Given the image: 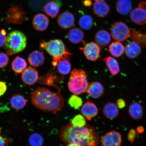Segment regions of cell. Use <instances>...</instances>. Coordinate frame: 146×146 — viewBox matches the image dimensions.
Returning a JSON list of instances; mask_svg holds the SVG:
<instances>
[{
    "label": "cell",
    "mask_w": 146,
    "mask_h": 146,
    "mask_svg": "<svg viewBox=\"0 0 146 146\" xmlns=\"http://www.w3.org/2000/svg\"><path fill=\"white\" fill-rule=\"evenodd\" d=\"M60 137L64 143L81 146H97L99 142V137L94 128L87 124L84 127H78L69 123L62 127Z\"/></svg>",
    "instance_id": "6da1fadb"
},
{
    "label": "cell",
    "mask_w": 146,
    "mask_h": 146,
    "mask_svg": "<svg viewBox=\"0 0 146 146\" xmlns=\"http://www.w3.org/2000/svg\"><path fill=\"white\" fill-rule=\"evenodd\" d=\"M31 94L33 105L44 112L56 114L65 104L64 99L59 92H53L45 88H38Z\"/></svg>",
    "instance_id": "7a4b0ae2"
},
{
    "label": "cell",
    "mask_w": 146,
    "mask_h": 146,
    "mask_svg": "<svg viewBox=\"0 0 146 146\" xmlns=\"http://www.w3.org/2000/svg\"><path fill=\"white\" fill-rule=\"evenodd\" d=\"M40 47L44 49L53 57V65L56 66L60 60L68 59L72 54L66 47L63 42L60 39L52 40L48 42L43 41L40 43Z\"/></svg>",
    "instance_id": "3957f363"
},
{
    "label": "cell",
    "mask_w": 146,
    "mask_h": 146,
    "mask_svg": "<svg viewBox=\"0 0 146 146\" xmlns=\"http://www.w3.org/2000/svg\"><path fill=\"white\" fill-rule=\"evenodd\" d=\"M88 86L85 71L82 69H74L71 72L68 83L70 92L75 95H79L86 92Z\"/></svg>",
    "instance_id": "277c9868"
},
{
    "label": "cell",
    "mask_w": 146,
    "mask_h": 146,
    "mask_svg": "<svg viewBox=\"0 0 146 146\" xmlns=\"http://www.w3.org/2000/svg\"><path fill=\"white\" fill-rule=\"evenodd\" d=\"M27 38L25 35L20 31H13L7 36L4 46L7 53L12 55L23 51L27 45Z\"/></svg>",
    "instance_id": "5b68a950"
},
{
    "label": "cell",
    "mask_w": 146,
    "mask_h": 146,
    "mask_svg": "<svg viewBox=\"0 0 146 146\" xmlns=\"http://www.w3.org/2000/svg\"><path fill=\"white\" fill-rule=\"evenodd\" d=\"M111 35L116 41L123 42L131 35L130 30L126 24L121 21L115 23L111 27Z\"/></svg>",
    "instance_id": "8992f818"
},
{
    "label": "cell",
    "mask_w": 146,
    "mask_h": 146,
    "mask_svg": "<svg viewBox=\"0 0 146 146\" xmlns=\"http://www.w3.org/2000/svg\"><path fill=\"white\" fill-rule=\"evenodd\" d=\"M85 43L82 50H83L86 57L89 61H96L100 57V47L94 42Z\"/></svg>",
    "instance_id": "52a82bcc"
},
{
    "label": "cell",
    "mask_w": 146,
    "mask_h": 146,
    "mask_svg": "<svg viewBox=\"0 0 146 146\" xmlns=\"http://www.w3.org/2000/svg\"><path fill=\"white\" fill-rule=\"evenodd\" d=\"M122 137L119 133L114 131L108 132L102 139L103 146H120L122 143Z\"/></svg>",
    "instance_id": "ba28073f"
},
{
    "label": "cell",
    "mask_w": 146,
    "mask_h": 146,
    "mask_svg": "<svg viewBox=\"0 0 146 146\" xmlns=\"http://www.w3.org/2000/svg\"><path fill=\"white\" fill-rule=\"evenodd\" d=\"M22 73L21 79L24 83L27 85L35 84L39 78L38 71L33 67L27 68Z\"/></svg>",
    "instance_id": "9c48e42d"
},
{
    "label": "cell",
    "mask_w": 146,
    "mask_h": 146,
    "mask_svg": "<svg viewBox=\"0 0 146 146\" xmlns=\"http://www.w3.org/2000/svg\"><path fill=\"white\" fill-rule=\"evenodd\" d=\"M32 23L33 27L36 30L39 31H43L48 28L50 20L45 15L39 13L34 16Z\"/></svg>",
    "instance_id": "30bf717a"
},
{
    "label": "cell",
    "mask_w": 146,
    "mask_h": 146,
    "mask_svg": "<svg viewBox=\"0 0 146 146\" xmlns=\"http://www.w3.org/2000/svg\"><path fill=\"white\" fill-rule=\"evenodd\" d=\"M57 21L58 25L62 28L69 29L74 25V16L70 12H64L58 16Z\"/></svg>",
    "instance_id": "8fae6325"
},
{
    "label": "cell",
    "mask_w": 146,
    "mask_h": 146,
    "mask_svg": "<svg viewBox=\"0 0 146 146\" xmlns=\"http://www.w3.org/2000/svg\"><path fill=\"white\" fill-rule=\"evenodd\" d=\"M98 109L96 105L92 102L88 101L82 106L81 113L88 120H91L97 115Z\"/></svg>",
    "instance_id": "7c38bea8"
},
{
    "label": "cell",
    "mask_w": 146,
    "mask_h": 146,
    "mask_svg": "<svg viewBox=\"0 0 146 146\" xmlns=\"http://www.w3.org/2000/svg\"><path fill=\"white\" fill-rule=\"evenodd\" d=\"M110 10L109 5L104 1H96L93 5V11L98 17H106L109 13Z\"/></svg>",
    "instance_id": "4fadbf2b"
},
{
    "label": "cell",
    "mask_w": 146,
    "mask_h": 146,
    "mask_svg": "<svg viewBox=\"0 0 146 146\" xmlns=\"http://www.w3.org/2000/svg\"><path fill=\"white\" fill-rule=\"evenodd\" d=\"M130 18L137 25H143L146 23V10L138 8H135L130 12Z\"/></svg>",
    "instance_id": "5bb4252c"
},
{
    "label": "cell",
    "mask_w": 146,
    "mask_h": 146,
    "mask_svg": "<svg viewBox=\"0 0 146 146\" xmlns=\"http://www.w3.org/2000/svg\"><path fill=\"white\" fill-rule=\"evenodd\" d=\"M104 91L103 86L101 83L94 82L89 85L86 92L91 98L97 99L103 95Z\"/></svg>",
    "instance_id": "9a60e30c"
},
{
    "label": "cell",
    "mask_w": 146,
    "mask_h": 146,
    "mask_svg": "<svg viewBox=\"0 0 146 146\" xmlns=\"http://www.w3.org/2000/svg\"><path fill=\"white\" fill-rule=\"evenodd\" d=\"M141 49L138 43L135 41L130 42L125 47L126 55L131 59H134L141 54Z\"/></svg>",
    "instance_id": "2e32d148"
},
{
    "label": "cell",
    "mask_w": 146,
    "mask_h": 146,
    "mask_svg": "<svg viewBox=\"0 0 146 146\" xmlns=\"http://www.w3.org/2000/svg\"><path fill=\"white\" fill-rule=\"evenodd\" d=\"M28 60L29 63L32 66L38 67L43 64L45 58L41 52L38 51H35L29 54Z\"/></svg>",
    "instance_id": "e0dca14e"
},
{
    "label": "cell",
    "mask_w": 146,
    "mask_h": 146,
    "mask_svg": "<svg viewBox=\"0 0 146 146\" xmlns=\"http://www.w3.org/2000/svg\"><path fill=\"white\" fill-rule=\"evenodd\" d=\"M95 40L96 43L100 47H104L110 43L111 37L110 34L107 31L101 30L96 33Z\"/></svg>",
    "instance_id": "ac0fdd59"
},
{
    "label": "cell",
    "mask_w": 146,
    "mask_h": 146,
    "mask_svg": "<svg viewBox=\"0 0 146 146\" xmlns=\"http://www.w3.org/2000/svg\"><path fill=\"white\" fill-rule=\"evenodd\" d=\"M104 115L107 118L113 119L117 117L119 112L118 107L114 103H109L106 104L103 110Z\"/></svg>",
    "instance_id": "d6986e66"
},
{
    "label": "cell",
    "mask_w": 146,
    "mask_h": 146,
    "mask_svg": "<svg viewBox=\"0 0 146 146\" xmlns=\"http://www.w3.org/2000/svg\"><path fill=\"white\" fill-rule=\"evenodd\" d=\"M67 37L71 42L76 44L83 41L84 34L81 29L74 28L69 31L67 35Z\"/></svg>",
    "instance_id": "ffe728a7"
},
{
    "label": "cell",
    "mask_w": 146,
    "mask_h": 146,
    "mask_svg": "<svg viewBox=\"0 0 146 146\" xmlns=\"http://www.w3.org/2000/svg\"><path fill=\"white\" fill-rule=\"evenodd\" d=\"M129 112L130 116L135 120L141 119L143 115V108L138 102H134L129 106Z\"/></svg>",
    "instance_id": "44dd1931"
},
{
    "label": "cell",
    "mask_w": 146,
    "mask_h": 146,
    "mask_svg": "<svg viewBox=\"0 0 146 146\" xmlns=\"http://www.w3.org/2000/svg\"><path fill=\"white\" fill-rule=\"evenodd\" d=\"M108 51L113 56L119 58L125 52V47L121 42L116 41L112 42L110 44Z\"/></svg>",
    "instance_id": "7402d4cb"
},
{
    "label": "cell",
    "mask_w": 146,
    "mask_h": 146,
    "mask_svg": "<svg viewBox=\"0 0 146 146\" xmlns=\"http://www.w3.org/2000/svg\"><path fill=\"white\" fill-rule=\"evenodd\" d=\"M28 100L21 94L14 95L10 100V104L12 107L14 109L20 110L23 109L26 105Z\"/></svg>",
    "instance_id": "603a6c76"
},
{
    "label": "cell",
    "mask_w": 146,
    "mask_h": 146,
    "mask_svg": "<svg viewBox=\"0 0 146 146\" xmlns=\"http://www.w3.org/2000/svg\"><path fill=\"white\" fill-rule=\"evenodd\" d=\"M11 66L15 72L16 74H21L27 68V65L25 59L17 56L13 61Z\"/></svg>",
    "instance_id": "cb8c5ba5"
},
{
    "label": "cell",
    "mask_w": 146,
    "mask_h": 146,
    "mask_svg": "<svg viewBox=\"0 0 146 146\" xmlns=\"http://www.w3.org/2000/svg\"><path fill=\"white\" fill-rule=\"evenodd\" d=\"M103 60L113 76H116L120 72V68L116 59L112 56H108L104 58Z\"/></svg>",
    "instance_id": "d4e9b609"
},
{
    "label": "cell",
    "mask_w": 146,
    "mask_h": 146,
    "mask_svg": "<svg viewBox=\"0 0 146 146\" xmlns=\"http://www.w3.org/2000/svg\"><path fill=\"white\" fill-rule=\"evenodd\" d=\"M132 3L130 0H118L117 3V11L122 15H125L130 13Z\"/></svg>",
    "instance_id": "484cf974"
},
{
    "label": "cell",
    "mask_w": 146,
    "mask_h": 146,
    "mask_svg": "<svg viewBox=\"0 0 146 146\" xmlns=\"http://www.w3.org/2000/svg\"><path fill=\"white\" fill-rule=\"evenodd\" d=\"M43 10L47 15L52 18L56 17L59 12V7L54 1L46 3L43 7Z\"/></svg>",
    "instance_id": "4316f807"
},
{
    "label": "cell",
    "mask_w": 146,
    "mask_h": 146,
    "mask_svg": "<svg viewBox=\"0 0 146 146\" xmlns=\"http://www.w3.org/2000/svg\"><path fill=\"white\" fill-rule=\"evenodd\" d=\"M56 66L58 72L63 75H67L71 70V65L69 59H63L59 60L56 63Z\"/></svg>",
    "instance_id": "83f0119b"
},
{
    "label": "cell",
    "mask_w": 146,
    "mask_h": 146,
    "mask_svg": "<svg viewBox=\"0 0 146 146\" xmlns=\"http://www.w3.org/2000/svg\"><path fill=\"white\" fill-rule=\"evenodd\" d=\"M78 23L80 27L85 30H91L94 25V21L92 18L88 15L82 16L79 19Z\"/></svg>",
    "instance_id": "f1b7e54d"
},
{
    "label": "cell",
    "mask_w": 146,
    "mask_h": 146,
    "mask_svg": "<svg viewBox=\"0 0 146 146\" xmlns=\"http://www.w3.org/2000/svg\"><path fill=\"white\" fill-rule=\"evenodd\" d=\"M44 141L42 136L37 133H32L29 138V143L31 146H42Z\"/></svg>",
    "instance_id": "f546056e"
},
{
    "label": "cell",
    "mask_w": 146,
    "mask_h": 146,
    "mask_svg": "<svg viewBox=\"0 0 146 146\" xmlns=\"http://www.w3.org/2000/svg\"><path fill=\"white\" fill-rule=\"evenodd\" d=\"M83 103L81 98L75 95L71 96L68 100L69 105L75 109L80 108L83 105Z\"/></svg>",
    "instance_id": "4dcf8cb0"
},
{
    "label": "cell",
    "mask_w": 146,
    "mask_h": 146,
    "mask_svg": "<svg viewBox=\"0 0 146 146\" xmlns=\"http://www.w3.org/2000/svg\"><path fill=\"white\" fill-rule=\"evenodd\" d=\"M71 123L74 126L78 127H84L87 124L84 117L81 115H78L75 116Z\"/></svg>",
    "instance_id": "1f68e13d"
},
{
    "label": "cell",
    "mask_w": 146,
    "mask_h": 146,
    "mask_svg": "<svg viewBox=\"0 0 146 146\" xmlns=\"http://www.w3.org/2000/svg\"><path fill=\"white\" fill-rule=\"evenodd\" d=\"M9 56L3 52H0V68H3L6 67L9 62Z\"/></svg>",
    "instance_id": "d6a6232c"
},
{
    "label": "cell",
    "mask_w": 146,
    "mask_h": 146,
    "mask_svg": "<svg viewBox=\"0 0 146 146\" xmlns=\"http://www.w3.org/2000/svg\"><path fill=\"white\" fill-rule=\"evenodd\" d=\"M136 131L134 129H131L129 130L127 138L129 141L132 144L135 139L137 134Z\"/></svg>",
    "instance_id": "836d02e7"
},
{
    "label": "cell",
    "mask_w": 146,
    "mask_h": 146,
    "mask_svg": "<svg viewBox=\"0 0 146 146\" xmlns=\"http://www.w3.org/2000/svg\"><path fill=\"white\" fill-rule=\"evenodd\" d=\"M7 37L6 31L4 29L0 31V47L4 46Z\"/></svg>",
    "instance_id": "e575fe53"
},
{
    "label": "cell",
    "mask_w": 146,
    "mask_h": 146,
    "mask_svg": "<svg viewBox=\"0 0 146 146\" xmlns=\"http://www.w3.org/2000/svg\"><path fill=\"white\" fill-rule=\"evenodd\" d=\"M7 90L6 84L4 82L0 81V96H3Z\"/></svg>",
    "instance_id": "d590c367"
},
{
    "label": "cell",
    "mask_w": 146,
    "mask_h": 146,
    "mask_svg": "<svg viewBox=\"0 0 146 146\" xmlns=\"http://www.w3.org/2000/svg\"><path fill=\"white\" fill-rule=\"evenodd\" d=\"M117 106L120 109L124 108L126 106V102L125 100L123 99H119L117 102Z\"/></svg>",
    "instance_id": "8d00e7d4"
},
{
    "label": "cell",
    "mask_w": 146,
    "mask_h": 146,
    "mask_svg": "<svg viewBox=\"0 0 146 146\" xmlns=\"http://www.w3.org/2000/svg\"><path fill=\"white\" fill-rule=\"evenodd\" d=\"M1 129H0V146H5L8 143V140H6L1 135Z\"/></svg>",
    "instance_id": "74e56055"
},
{
    "label": "cell",
    "mask_w": 146,
    "mask_h": 146,
    "mask_svg": "<svg viewBox=\"0 0 146 146\" xmlns=\"http://www.w3.org/2000/svg\"><path fill=\"white\" fill-rule=\"evenodd\" d=\"M83 3L84 5L86 7H90L92 4V0H83Z\"/></svg>",
    "instance_id": "f35d334b"
},
{
    "label": "cell",
    "mask_w": 146,
    "mask_h": 146,
    "mask_svg": "<svg viewBox=\"0 0 146 146\" xmlns=\"http://www.w3.org/2000/svg\"><path fill=\"white\" fill-rule=\"evenodd\" d=\"M136 131L137 133H138V134H142L145 131V129L142 126H138L137 128Z\"/></svg>",
    "instance_id": "ab89813d"
},
{
    "label": "cell",
    "mask_w": 146,
    "mask_h": 146,
    "mask_svg": "<svg viewBox=\"0 0 146 146\" xmlns=\"http://www.w3.org/2000/svg\"><path fill=\"white\" fill-rule=\"evenodd\" d=\"M138 7L146 10V2L145 1L141 2L139 4Z\"/></svg>",
    "instance_id": "60d3db41"
},
{
    "label": "cell",
    "mask_w": 146,
    "mask_h": 146,
    "mask_svg": "<svg viewBox=\"0 0 146 146\" xmlns=\"http://www.w3.org/2000/svg\"><path fill=\"white\" fill-rule=\"evenodd\" d=\"M66 146H81L78 144L75 143H69Z\"/></svg>",
    "instance_id": "b9f144b4"
},
{
    "label": "cell",
    "mask_w": 146,
    "mask_h": 146,
    "mask_svg": "<svg viewBox=\"0 0 146 146\" xmlns=\"http://www.w3.org/2000/svg\"><path fill=\"white\" fill-rule=\"evenodd\" d=\"M95 1H104V0H94Z\"/></svg>",
    "instance_id": "7bdbcfd3"
}]
</instances>
